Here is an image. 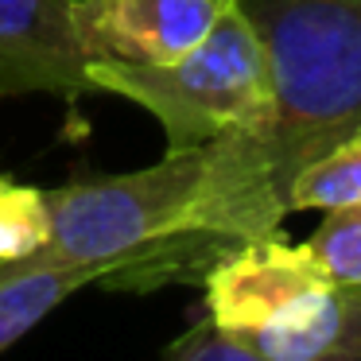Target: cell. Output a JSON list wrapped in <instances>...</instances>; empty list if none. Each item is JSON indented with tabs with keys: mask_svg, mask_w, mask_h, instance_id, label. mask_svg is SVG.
Listing matches in <instances>:
<instances>
[{
	"mask_svg": "<svg viewBox=\"0 0 361 361\" xmlns=\"http://www.w3.org/2000/svg\"><path fill=\"white\" fill-rule=\"evenodd\" d=\"M268 63L272 102L252 133L214 140V175L245 237L280 233L288 187L361 133V0H233Z\"/></svg>",
	"mask_w": 361,
	"mask_h": 361,
	"instance_id": "obj_1",
	"label": "cell"
},
{
	"mask_svg": "<svg viewBox=\"0 0 361 361\" xmlns=\"http://www.w3.org/2000/svg\"><path fill=\"white\" fill-rule=\"evenodd\" d=\"M43 268H90L113 291L202 283L233 241L221 233L210 190V144L167 152L128 175L78 179L47 190Z\"/></svg>",
	"mask_w": 361,
	"mask_h": 361,
	"instance_id": "obj_2",
	"label": "cell"
},
{
	"mask_svg": "<svg viewBox=\"0 0 361 361\" xmlns=\"http://www.w3.org/2000/svg\"><path fill=\"white\" fill-rule=\"evenodd\" d=\"M86 78L90 90H109L148 109L167 133V152L252 133L272 102L264 47L233 0L175 63H90Z\"/></svg>",
	"mask_w": 361,
	"mask_h": 361,
	"instance_id": "obj_3",
	"label": "cell"
},
{
	"mask_svg": "<svg viewBox=\"0 0 361 361\" xmlns=\"http://www.w3.org/2000/svg\"><path fill=\"white\" fill-rule=\"evenodd\" d=\"M326 283V272L307 245H291L280 233L252 237L202 276L206 319L229 338H249L280 322Z\"/></svg>",
	"mask_w": 361,
	"mask_h": 361,
	"instance_id": "obj_4",
	"label": "cell"
},
{
	"mask_svg": "<svg viewBox=\"0 0 361 361\" xmlns=\"http://www.w3.org/2000/svg\"><path fill=\"white\" fill-rule=\"evenodd\" d=\"M229 0H74L71 16L90 63L159 66L187 55Z\"/></svg>",
	"mask_w": 361,
	"mask_h": 361,
	"instance_id": "obj_5",
	"label": "cell"
},
{
	"mask_svg": "<svg viewBox=\"0 0 361 361\" xmlns=\"http://www.w3.org/2000/svg\"><path fill=\"white\" fill-rule=\"evenodd\" d=\"M71 4L0 0V97L90 90V55L74 32Z\"/></svg>",
	"mask_w": 361,
	"mask_h": 361,
	"instance_id": "obj_6",
	"label": "cell"
},
{
	"mask_svg": "<svg viewBox=\"0 0 361 361\" xmlns=\"http://www.w3.org/2000/svg\"><path fill=\"white\" fill-rule=\"evenodd\" d=\"M237 342L268 361H361V288L326 283L280 322Z\"/></svg>",
	"mask_w": 361,
	"mask_h": 361,
	"instance_id": "obj_7",
	"label": "cell"
},
{
	"mask_svg": "<svg viewBox=\"0 0 361 361\" xmlns=\"http://www.w3.org/2000/svg\"><path fill=\"white\" fill-rule=\"evenodd\" d=\"M86 283H97L90 268H43L32 260L0 264V353Z\"/></svg>",
	"mask_w": 361,
	"mask_h": 361,
	"instance_id": "obj_8",
	"label": "cell"
},
{
	"mask_svg": "<svg viewBox=\"0 0 361 361\" xmlns=\"http://www.w3.org/2000/svg\"><path fill=\"white\" fill-rule=\"evenodd\" d=\"M361 202V133L330 148L291 179L288 214L295 210H342Z\"/></svg>",
	"mask_w": 361,
	"mask_h": 361,
	"instance_id": "obj_9",
	"label": "cell"
},
{
	"mask_svg": "<svg viewBox=\"0 0 361 361\" xmlns=\"http://www.w3.org/2000/svg\"><path fill=\"white\" fill-rule=\"evenodd\" d=\"M47 190L0 175V264L24 260L47 241Z\"/></svg>",
	"mask_w": 361,
	"mask_h": 361,
	"instance_id": "obj_10",
	"label": "cell"
},
{
	"mask_svg": "<svg viewBox=\"0 0 361 361\" xmlns=\"http://www.w3.org/2000/svg\"><path fill=\"white\" fill-rule=\"evenodd\" d=\"M303 245L311 249V257L319 260L330 283L361 288V202L326 210L322 226Z\"/></svg>",
	"mask_w": 361,
	"mask_h": 361,
	"instance_id": "obj_11",
	"label": "cell"
},
{
	"mask_svg": "<svg viewBox=\"0 0 361 361\" xmlns=\"http://www.w3.org/2000/svg\"><path fill=\"white\" fill-rule=\"evenodd\" d=\"M167 361H268V357H260L257 350H249L245 342L218 330L210 319H202L167 350Z\"/></svg>",
	"mask_w": 361,
	"mask_h": 361,
	"instance_id": "obj_12",
	"label": "cell"
}]
</instances>
